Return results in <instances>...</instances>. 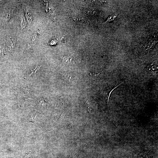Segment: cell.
I'll use <instances>...</instances> for the list:
<instances>
[{
  "mask_svg": "<svg viewBox=\"0 0 158 158\" xmlns=\"http://www.w3.org/2000/svg\"><path fill=\"white\" fill-rule=\"evenodd\" d=\"M73 57L71 56H65L63 57L62 61L66 63H69L72 62Z\"/></svg>",
  "mask_w": 158,
  "mask_h": 158,
  "instance_id": "obj_1",
  "label": "cell"
},
{
  "mask_svg": "<svg viewBox=\"0 0 158 158\" xmlns=\"http://www.w3.org/2000/svg\"><path fill=\"white\" fill-rule=\"evenodd\" d=\"M62 77L65 80H68L70 81L71 79L72 76L71 74L67 73H63L61 74Z\"/></svg>",
  "mask_w": 158,
  "mask_h": 158,
  "instance_id": "obj_2",
  "label": "cell"
},
{
  "mask_svg": "<svg viewBox=\"0 0 158 158\" xmlns=\"http://www.w3.org/2000/svg\"><path fill=\"white\" fill-rule=\"evenodd\" d=\"M2 50V49L1 48V47H0V54L1 53Z\"/></svg>",
  "mask_w": 158,
  "mask_h": 158,
  "instance_id": "obj_4",
  "label": "cell"
},
{
  "mask_svg": "<svg viewBox=\"0 0 158 158\" xmlns=\"http://www.w3.org/2000/svg\"><path fill=\"white\" fill-rule=\"evenodd\" d=\"M40 66H37L35 67V68L33 70H31V73L30 75V76L32 75V74L36 73L37 70H38L40 68Z\"/></svg>",
  "mask_w": 158,
  "mask_h": 158,
  "instance_id": "obj_3",
  "label": "cell"
}]
</instances>
